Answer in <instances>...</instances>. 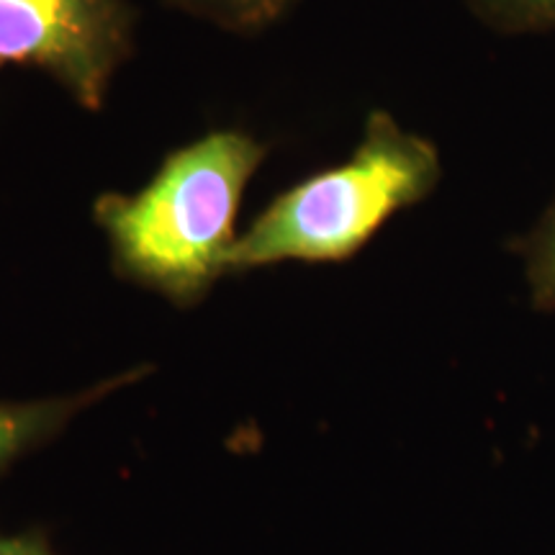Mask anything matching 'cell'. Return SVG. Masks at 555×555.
Here are the masks:
<instances>
[{
  "label": "cell",
  "instance_id": "6da1fadb",
  "mask_svg": "<svg viewBox=\"0 0 555 555\" xmlns=\"http://www.w3.org/2000/svg\"><path fill=\"white\" fill-rule=\"evenodd\" d=\"M266 147L221 129L172 152L142 191L95 201L119 270L176 304H193L227 273L240 201Z\"/></svg>",
  "mask_w": 555,
  "mask_h": 555
},
{
  "label": "cell",
  "instance_id": "7a4b0ae2",
  "mask_svg": "<svg viewBox=\"0 0 555 555\" xmlns=\"http://www.w3.org/2000/svg\"><path fill=\"white\" fill-rule=\"evenodd\" d=\"M442 180L433 139L391 114H367L352 155L281 193L227 255V273L275 262H339L360 253L404 208L422 204Z\"/></svg>",
  "mask_w": 555,
  "mask_h": 555
},
{
  "label": "cell",
  "instance_id": "3957f363",
  "mask_svg": "<svg viewBox=\"0 0 555 555\" xmlns=\"http://www.w3.org/2000/svg\"><path fill=\"white\" fill-rule=\"evenodd\" d=\"M124 0H0V62L37 67L99 111L129 54Z\"/></svg>",
  "mask_w": 555,
  "mask_h": 555
},
{
  "label": "cell",
  "instance_id": "277c9868",
  "mask_svg": "<svg viewBox=\"0 0 555 555\" xmlns=\"http://www.w3.org/2000/svg\"><path fill=\"white\" fill-rule=\"evenodd\" d=\"M78 404V399L26 401V404L0 401V470L54 433Z\"/></svg>",
  "mask_w": 555,
  "mask_h": 555
},
{
  "label": "cell",
  "instance_id": "5b68a950",
  "mask_svg": "<svg viewBox=\"0 0 555 555\" xmlns=\"http://www.w3.org/2000/svg\"><path fill=\"white\" fill-rule=\"evenodd\" d=\"M512 249L522 258L532 307L555 311V196Z\"/></svg>",
  "mask_w": 555,
  "mask_h": 555
},
{
  "label": "cell",
  "instance_id": "8992f818",
  "mask_svg": "<svg viewBox=\"0 0 555 555\" xmlns=\"http://www.w3.org/2000/svg\"><path fill=\"white\" fill-rule=\"evenodd\" d=\"M468 9L499 34L555 31V0H466Z\"/></svg>",
  "mask_w": 555,
  "mask_h": 555
},
{
  "label": "cell",
  "instance_id": "52a82bcc",
  "mask_svg": "<svg viewBox=\"0 0 555 555\" xmlns=\"http://www.w3.org/2000/svg\"><path fill=\"white\" fill-rule=\"evenodd\" d=\"M176 3L229 29H262L281 18L294 0H176Z\"/></svg>",
  "mask_w": 555,
  "mask_h": 555
},
{
  "label": "cell",
  "instance_id": "ba28073f",
  "mask_svg": "<svg viewBox=\"0 0 555 555\" xmlns=\"http://www.w3.org/2000/svg\"><path fill=\"white\" fill-rule=\"evenodd\" d=\"M0 555H47L34 540L0 538Z\"/></svg>",
  "mask_w": 555,
  "mask_h": 555
}]
</instances>
